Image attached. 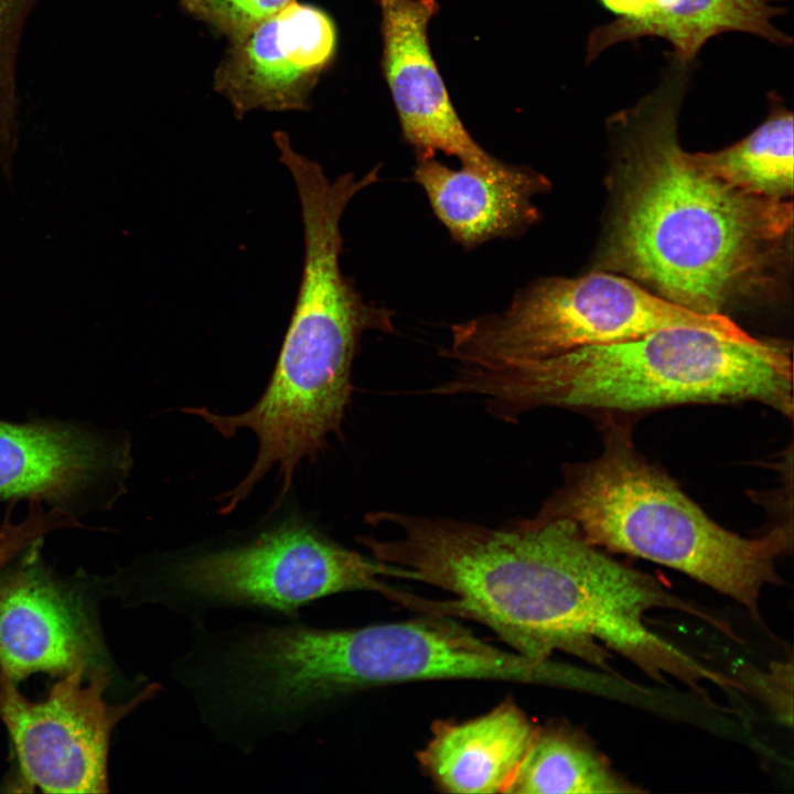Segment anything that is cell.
Masks as SVG:
<instances>
[{"label": "cell", "mask_w": 794, "mask_h": 794, "mask_svg": "<svg viewBox=\"0 0 794 794\" xmlns=\"http://www.w3.org/2000/svg\"><path fill=\"white\" fill-rule=\"evenodd\" d=\"M398 558L417 582L452 594L439 601L442 615L482 623L526 657L548 661L559 651L602 666L608 648L658 680H684L694 669L645 614L700 609L600 551L569 519L494 528L417 516Z\"/></svg>", "instance_id": "1"}, {"label": "cell", "mask_w": 794, "mask_h": 794, "mask_svg": "<svg viewBox=\"0 0 794 794\" xmlns=\"http://www.w3.org/2000/svg\"><path fill=\"white\" fill-rule=\"evenodd\" d=\"M690 65L670 56L659 84L609 120L614 207L603 261L674 303L723 314L771 283L793 203L736 187L682 148Z\"/></svg>", "instance_id": "2"}, {"label": "cell", "mask_w": 794, "mask_h": 794, "mask_svg": "<svg viewBox=\"0 0 794 794\" xmlns=\"http://www.w3.org/2000/svg\"><path fill=\"white\" fill-rule=\"evenodd\" d=\"M299 197L304 259L290 322L270 380L247 411L225 416L194 407L224 437L239 429L253 431L258 453L247 475L236 485L248 495L277 464L281 496L305 458L316 459L330 434L341 432L350 404L353 361L367 331L391 333L394 312L364 300L340 266L341 221L366 178L353 172L331 180L313 160L290 171Z\"/></svg>", "instance_id": "3"}, {"label": "cell", "mask_w": 794, "mask_h": 794, "mask_svg": "<svg viewBox=\"0 0 794 794\" xmlns=\"http://www.w3.org/2000/svg\"><path fill=\"white\" fill-rule=\"evenodd\" d=\"M449 388L484 399L493 416L507 421L540 407L639 411L744 400L793 415L790 348L691 326L539 360L460 368Z\"/></svg>", "instance_id": "4"}, {"label": "cell", "mask_w": 794, "mask_h": 794, "mask_svg": "<svg viewBox=\"0 0 794 794\" xmlns=\"http://www.w3.org/2000/svg\"><path fill=\"white\" fill-rule=\"evenodd\" d=\"M554 518L573 522L596 547L686 573L758 620L761 592L780 582L776 558L792 547L791 526L748 538L718 525L618 425H608L599 458L566 468L564 484L530 519Z\"/></svg>", "instance_id": "5"}, {"label": "cell", "mask_w": 794, "mask_h": 794, "mask_svg": "<svg viewBox=\"0 0 794 794\" xmlns=\"http://www.w3.org/2000/svg\"><path fill=\"white\" fill-rule=\"evenodd\" d=\"M400 569L332 540L301 519H288L232 545L165 556L129 580L130 603H149L205 621L215 611L245 610L300 619L302 608L354 591L388 598Z\"/></svg>", "instance_id": "6"}, {"label": "cell", "mask_w": 794, "mask_h": 794, "mask_svg": "<svg viewBox=\"0 0 794 794\" xmlns=\"http://www.w3.org/2000/svg\"><path fill=\"white\" fill-rule=\"evenodd\" d=\"M675 326L753 339L725 314L693 311L626 276L599 271L533 281L504 311L453 325L443 355L457 367H485L630 341Z\"/></svg>", "instance_id": "7"}, {"label": "cell", "mask_w": 794, "mask_h": 794, "mask_svg": "<svg viewBox=\"0 0 794 794\" xmlns=\"http://www.w3.org/2000/svg\"><path fill=\"white\" fill-rule=\"evenodd\" d=\"M110 679L105 664L77 668L63 675L44 700L32 701L0 673V719L14 748L21 785L44 793L108 792L112 731L163 689L151 683L126 702L110 704L104 697Z\"/></svg>", "instance_id": "8"}, {"label": "cell", "mask_w": 794, "mask_h": 794, "mask_svg": "<svg viewBox=\"0 0 794 794\" xmlns=\"http://www.w3.org/2000/svg\"><path fill=\"white\" fill-rule=\"evenodd\" d=\"M42 539L0 576V673L66 675L100 665L103 644L82 600L43 565Z\"/></svg>", "instance_id": "9"}, {"label": "cell", "mask_w": 794, "mask_h": 794, "mask_svg": "<svg viewBox=\"0 0 794 794\" xmlns=\"http://www.w3.org/2000/svg\"><path fill=\"white\" fill-rule=\"evenodd\" d=\"M382 13L384 73L405 140L416 158L437 152L462 167L496 175L508 168L487 153L457 114L428 43L434 0H377Z\"/></svg>", "instance_id": "10"}, {"label": "cell", "mask_w": 794, "mask_h": 794, "mask_svg": "<svg viewBox=\"0 0 794 794\" xmlns=\"http://www.w3.org/2000/svg\"><path fill=\"white\" fill-rule=\"evenodd\" d=\"M335 44L329 15L292 0L233 42L215 72L214 87L239 117L255 109H303Z\"/></svg>", "instance_id": "11"}, {"label": "cell", "mask_w": 794, "mask_h": 794, "mask_svg": "<svg viewBox=\"0 0 794 794\" xmlns=\"http://www.w3.org/2000/svg\"><path fill=\"white\" fill-rule=\"evenodd\" d=\"M414 180L433 214L465 249L493 239L518 238L539 219L534 198L549 180L529 167H509L496 175L449 168L436 157L417 158Z\"/></svg>", "instance_id": "12"}, {"label": "cell", "mask_w": 794, "mask_h": 794, "mask_svg": "<svg viewBox=\"0 0 794 794\" xmlns=\"http://www.w3.org/2000/svg\"><path fill=\"white\" fill-rule=\"evenodd\" d=\"M125 461L124 451L78 427L0 419V501L62 504Z\"/></svg>", "instance_id": "13"}, {"label": "cell", "mask_w": 794, "mask_h": 794, "mask_svg": "<svg viewBox=\"0 0 794 794\" xmlns=\"http://www.w3.org/2000/svg\"><path fill=\"white\" fill-rule=\"evenodd\" d=\"M538 730L511 699L461 722L440 720L417 752L423 772L448 793H506Z\"/></svg>", "instance_id": "14"}, {"label": "cell", "mask_w": 794, "mask_h": 794, "mask_svg": "<svg viewBox=\"0 0 794 794\" xmlns=\"http://www.w3.org/2000/svg\"><path fill=\"white\" fill-rule=\"evenodd\" d=\"M783 13L775 0H647L641 19L629 23L612 20L594 28L587 42V61L615 44L643 37L665 40L672 46L670 55L688 64L709 40L728 32L788 46L791 36L774 23Z\"/></svg>", "instance_id": "15"}, {"label": "cell", "mask_w": 794, "mask_h": 794, "mask_svg": "<svg viewBox=\"0 0 794 794\" xmlns=\"http://www.w3.org/2000/svg\"><path fill=\"white\" fill-rule=\"evenodd\" d=\"M764 121L740 141L698 160L715 175L752 194L791 200L793 194V114L775 92L769 94Z\"/></svg>", "instance_id": "16"}, {"label": "cell", "mask_w": 794, "mask_h": 794, "mask_svg": "<svg viewBox=\"0 0 794 794\" xmlns=\"http://www.w3.org/2000/svg\"><path fill=\"white\" fill-rule=\"evenodd\" d=\"M637 790L609 768L600 754L562 726L540 728L508 794L629 793Z\"/></svg>", "instance_id": "17"}, {"label": "cell", "mask_w": 794, "mask_h": 794, "mask_svg": "<svg viewBox=\"0 0 794 794\" xmlns=\"http://www.w3.org/2000/svg\"><path fill=\"white\" fill-rule=\"evenodd\" d=\"M194 18L213 26L232 42L292 0H179Z\"/></svg>", "instance_id": "18"}, {"label": "cell", "mask_w": 794, "mask_h": 794, "mask_svg": "<svg viewBox=\"0 0 794 794\" xmlns=\"http://www.w3.org/2000/svg\"><path fill=\"white\" fill-rule=\"evenodd\" d=\"M20 544L7 529L0 528V572L17 557Z\"/></svg>", "instance_id": "19"}, {"label": "cell", "mask_w": 794, "mask_h": 794, "mask_svg": "<svg viewBox=\"0 0 794 794\" xmlns=\"http://www.w3.org/2000/svg\"><path fill=\"white\" fill-rule=\"evenodd\" d=\"M6 4H8V0H0V20H2V12L6 10Z\"/></svg>", "instance_id": "20"}]
</instances>
